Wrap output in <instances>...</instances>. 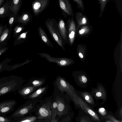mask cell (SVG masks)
Instances as JSON below:
<instances>
[{
    "mask_svg": "<svg viewBox=\"0 0 122 122\" xmlns=\"http://www.w3.org/2000/svg\"><path fill=\"white\" fill-rule=\"evenodd\" d=\"M24 82L21 77L15 75L0 78V97L17 91Z\"/></svg>",
    "mask_w": 122,
    "mask_h": 122,
    "instance_id": "obj_1",
    "label": "cell"
},
{
    "mask_svg": "<svg viewBox=\"0 0 122 122\" xmlns=\"http://www.w3.org/2000/svg\"><path fill=\"white\" fill-rule=\"evenodd\" d=\"M52 96L38 100L35 109V115L41 120H48L52 119L51 106Z\"/></svg>",
    "mask_w": 122,
    "mask_h": 122,
    "instance_id": "obj_2",
    "label": "cell"
},
{
    "mask_svg": "<svg viewBox=\"0 0 122 122\" xmlns=\"http://www.w3.org/2000/svg\"><path fill=\"white\" fill-rule=\"evenodd\" d=\"M52 98L57 104L56 117L60 118L68 114L69 109V97L65 93L54 87Z\"/></svg>",
    "mask_w": 122,
    "mask_h": 122,
    "instance_id": "obj_3",
    "label": "cell"
},
{
    "mask_svg": "<svg viewBox=\"0 0 122 122\" xmlns=\"http://www.w3.org/2000/svg\"><path fill=\"white\" fill-rule=\"evenodd\" d=\"M38 100L35 99L29 100L16 109L10 117L15 120L25 116L32 114L34 113Z\"/></svg>",
    "mask_w": 122,
    "mask_h": 122,
    "instance_id": "obj_4",
    "label": "cell"
},
{
    "mask_svg": "<svg viewBox=\"0 0 122 122\" xmlns=\"http://www.w3.org/2000/svg\"><path fill=\"white\" fill-rule=\"evenodd\" d=\"M54 87L61 91L66 93L75 103L78 102L76 98L77 95L75 90L73 86L63 77L58 76L53 83Z\"/></svg>",
    "mask_w": 122,
    "mask_h": 122,
    "instance_id": "obj_5",
    "label": "cell"
},
{
    "mask_svg": "<svg viewBox=\"0 0 122 122\" xmlns=\"http://www.w3.org/2000/svg\"><path fill=\"white\" fill-rule=\"evenodd\" d=\"M45 25L52 37L56 43L64 50V45L58 30L57 22L55 19L48 18L45 21Z\"/></svg>",
    "mask_w": 122,
    "mask_h": 122,
    "instance_id": "obj_6",
    "label": "cell"
},
{
    "mask_svg": "<svg viewBox=\"0 0 122 122\" xmlns=\"http://www.w3.org/2000/svg\"><path fill=\"white\" fill-rule=\"evenodd\" d=\"M38 55L42 58H45L49 61L56 63L58 65L61 67L69 66L73 64L74 62L71 59L52 57L49 54L45 53H40Z\"/></svg>",
    "mask_w": 122,
    "mask_h": 122,
    "instance_id": "obj_7",
    "label": "cell"
},
{
    "mask_svg": "<svg viewBox=\"0 0 122 122\" xmlns=\"http://www.w3.org/2000/svg\"><path fill=\"white\" fill-rule=\"evenodd\" d=\"M17 103L13 99L5 100L0 102V116H4L13 110Z\"/></svg>",
    "mask_w": 122,
    "mask_h": 122,
    "instance_id": "obj_8",
    "label": "cell"
},
{
    "mask_svg": "<svg viewBox=\"0 0 122 122\" xmlns=\"http://www.w3.org/2000/svg\"><path fill=\"white\" fill-rule=\"evenodd\" d=\"M49 3V0H37L33 2L32 6L34 15H39L47 7Z\"/></svg>",
    "mask_w": 122,
    "mask_h": 122,
    "instance_id": "obj_9",
    "label": "cell"
},
{
    "mask_svg": "<svg viewBox=\"0 0 122 122\" xmlns=\"http://www.w3.org/2000/svg\"><path fill=\"white\" fill-rule=\"evenodd\" d=\"M37 88L31 85L28 83L21 86L17 91L18 94L24 99Z\"/></svg>",
    "mask_w": 122,
    "mask_h": 122,
    "instance_id": "obj_10",
    "label": "cell"
},
{
    "mask_svg": "<svg viewBox=\"0 0 122 122\" xmlns=\"http://www.w3.org/2000/svg\"><path fill=\"white\" fill-rule=\"evenodd\" d=\"M48 87V86H47L40 87L28 95L25 99L28 100L35 99L38 100L41 99L46 92Z\"/></svg>",
    "mask_w": 122,
    "mask_h": 122,
    "instance_id": "obj_11",
    "label": "cell"
},
{
    "mask_svg": "<svg viewBox=\"0 0 122 122\" xmlns=\"http://www.w3.org/2000/svg\"><path fill=\"white\" fill-rule=\"evenodd\" d=\"M57 25L61 37L64 44L67 42V35L66 25L62 18H59L57 22Z\"/></svg>",
    "mask_w": 122,
    "mask_h": 122,
    "instance_id": "obj_12",
    "label": "cell"
},
{
    "mask_svg": "<svg viewBox=\"0 0 122 122\" xmlns=\"http://www.w3.org/2000/svg\"><path fill=\"white\" fill-rule=\"evenodd\" d=\"M32 18V15L29 12H23L18 16L17 23L24 25H27L31 21Z\"/></svg>",
    "mask_w": 122,
    "mask_h": 122,
    "instance_id": "obj_13",
    "label": "cell"
},
{
    "mask_svg": "<svg viewBox=\"0 0 122 122\" xmlns=\"http://www.w3.org/2000/svg\"><path fill=\"white\" fill-rule=\"evenodd\" d=\"M11 1L7 0L4 3L0 8V18L9 16L11 13L10 7Z\"/></svg>",
    "mask_w": 122,
    "mask_h": 122,
    "instance_id": "obj_14",
    "label": "cell"
},
{
    "mask_svg": "<svg viewBox=\"0 0 122 122\" xmlns=\"http://www.w3.org/2000/svg\"><path fill=\"white\" fill-rule=\"evenodd\" d=\"M76 98L78 102L83 109L92 116L93 118L97 120H99V119L97 115L77 95L76 97Z\"/></svg>",
    "mask_w": 122,
    "mask_h": 122,
    "instance_id": "obj_15",
    "label": "cell"
},
{
    "mask_svg": "<svg viewBox=\"0 0 122 122\" xmlns=\"http://www.w3.org/2000/svg\"><path fill=\"white\" fill-rule=\"evenodd\" d=\"M11 31V29L7 27H5L0 36V48L4 47L7 41L10 38Z\"/></svg>",
    "mask_w": 122,
    "mask_h": 122,
    "instance_id": "obj_16",
    "label": "cell"
},
{
    "mask_svg": "<svg viewBox=\"0 0 122 122\" xmlns=\"http://www.w3.org/2000/svg\"><path fill=\"white\" fill-rule=\"evenodd\" d=\"M59 2L62 13H66L69 15H71L72 12L69 1L67 0H59Z\"/></svg>",
    "mask_w": 122,
    "mask_h": 122,
    "instance_id": "obj_17",
    "label": "cell"
},
{
    "mask_svg": "<svg viewBox=\"0 0 122 122\" xmlns=\"http://www.w3.org/2000/svg\"><path fill=\"white\" fill-rule=\"evenodd\" d=\"M38 31L40 37L44 43L50 47H53V45L50 40L45 31L41 26H39Z\"/></svg>",
    "mask_w": 122,
    "mask_h": 122,
    "instance_id": "obj_18",
    "label": "cell"
},
{
    "mask_svg": "<svg viewBox=\"0 0 122 122\" xmlns=\"http://www.w3.org/2000/svg\"><path fill=\"white\" fill-rule=\"evenodd\" d=\"M15 120V122H42L45 121L39 119L35 115L32 114L25 116Z\"/></svg>",
    "mask_w": 122,
    "mask_h": 122,
    "instance_id": "obj_19",
    "label": "cell"
},
{
    "mask_svg": "<svg viewBox=\"0 0 122 122\" xmlns=\"http://www.w3.org/2000/svg\"><path fill=\"white\" fill-rule=\"evenodd\" d=\"M22 0H12L10 8L11 13L17 15L22 5Z\"/></svg>",
    "mask_w": 122,
    "mask_h": 122,
    "instance_id": "obj_20",
    "label": "cell"
},
{
    "mask_svg": "<svg viewBox=\"0 0 122 122\" xmlns=\"http://www.w3.org/2000/svg\"><path fill=\"white\" fill-rule=\"evenodd\" d=\"M29 30H27L24 32L21 33L16 36L15 38L14 44L15 46L23 43L29 36H28Z\"/></svg>",
    "mask_w": 122,
    "mask_h": 122,
    "instance_id": "obj_21",
    "label": "cell"
},
{
    "mask_svg": "<svg viewBox=\"0 0 122 122\" xmlns=\"http://www.w3.org/2000/svg\"><path fill=\"white\" fill-rule=\"evenodd\" d=\"M93 94L97 97H105L106 95V91L103 86L101 85H99L96 88L93 89L92 91Z\"/></svg>",
    "mask_w": 122,
    "mask_h": 122,
    "instance_id": "obj_22",
    "label": "cell"
},
{
    "mask_svg": "<svg viewBox=\"0 0 122 122\" xmlns=\"http://www.w3.org/2000/svg\"><path fill=\"white\" fill-rule=\"evenodd\" d=\"M45 81V79H38L31 80L28 83L32 86L38 88L40 87Z\"/></svg>",
    "mask_w": 122,
    "mask_h": 122,
    "instance_id": "obj_23",
    "label": "cell"
},
{
    "mask_svg": "<svg viewBox=\"0 0 122 122\" xmlns=\"http://www.w3.org/2000/svg\"><path fill=\"white\" fill-rule=\"evenodd\" d=\"M18 16L17 15H15L10 13L9 16L8 24L9 28L12 29L14 25L17 23Z\"/></svg>",
    "mask_w": 122,
    "mask_h": 122,
    "instance_id": "obj_24",
    "label": "cell"
},
{
    "mask_svg": "<svg viewBox=\"0 0 122 122\" xmlns=\"http://www.w3.org/2000/svg\"><path fill=\"white\" fill-rule=\"evenodd\" d=\"M12 59L6 58L0 63V73L4 71H6L8 64L12 60Z\"/></svg>",
    "mask_w": 122,
    "mask_h": 122,
    "instance_id": "obj_25",
    "label": "cell"
},
{
    "mask_svg": "<svg viewBox=\"0 0 122 122\" xmlns=\"http://www.w3.org/2000/svg\"><path fill=\"white\" fill-rule=\"evenodd\" d=\"M31 61V60H29L28 59L26 60L25 62L21 63L15 64L11 65H8L7 66L6 71H9L15 70L17 68L20 67Z\"/></svg>",
    "mask_w": 122,
    "mask_h": 122,
    "instance_id": "obj_26",
    "label": "cell"
},
{
    "mask_svg": "<svg viewBox=\"0 0 122 122\" xmlns=\"http://www.w3.org/2000/svg\"><path fill=\"white\" fill-rule=\"evenodd\" d=\"M57 107V102L53 99L51 106L52 111L51 118L52 119H54L56 118Z\"/></svg>",
    "mask_w": 122,
    "mask_h": 122,
    "instance_id": "obj_27",
    "label": "cell"
},
{
    "mask_svg": "<svg viewBox=\"0 0 122 122\" xmlns=\"http://www.w3.org/2000/svg\"><path fill=\"white\" fill-rule=\"evenodd\" d=\"M24 26L21 24L18 25L15 27L13 31L14 37H15L24 30L25 28Z\"/></svg>",
    "mask_w": 122,
    "mask_h": 122,
    "instance_id": "obj_28",
    "label": "cell"
},
{
    "mask_svg": "<svg viewBox=\"0 0 122 122\" xmlns=\"http://www.w3.org/2000/svg\"><path fill=\"white\" fill-rule=\"evenodd\" d=\"M81 95L87 101L89 102H91L93 100L91 95L88 92H83L81 93Z\"/></svg>",
    "mask_w": 122,
    "mask_h": 122,
    "instance_id": "obj_29",
    "label": "cell"
},
{
    "mask_svg": "<svg viewBox=\"0 0 122 122\" xmlns=\"http://www.w3.org/2000/svg\"><path fill=\"white\" fill-rule=\"evenodd\" d=\"M77 79L79 82L81 84H86L88 81V79L86 76L81 74L78 76Z\"/></svg>",
    "mask_w": 122,
    "mask_h": 122,
    "instance_id": "obj_30",
    "label": "cell"
},
{
    "mask_svg": "<svg viewBox=\"0 0 122 122\" xmlns=\"http://www.w3.org/2000/svg\"><path fill=\"white\" fill-rule=\"evenodd\" d=\"M15 120L10 117L0 116V122H15Z\"/></svg>",
    "mask_w": 122,
    "mask_h": 122,
    "instance_id": "obj_31",
    "label": "cell"
},
{
    "mask_svg": "<svg viewBox=\"0 0 122 122\" xmlns=\"http://www.w3.org/2000/svg\"><path fill=\"white\" fill-rule=\"evenodd\" d=\"M70 117L67 114L60 118L59 122H70Z\"/></svg>",
    "mask_w": 122,
    "mask_h": 122,
    "instance_id": "obj_32",
    "label": "cell"
},
{
    "mask_svg": "<svg viewBox=\"0 0 122 122\" xmlns=\"http://www.w3.org/2000/svg\"><path fill=\"white\" fill-rule=\"evenodd\" d=\"M8 49V47H5L0 48V56L5 52Z\"/></svg>",
    "mask_w": 122,
    "mask_h": 122,
    "instance_id": "obj_33",
    "label": "cell"
},
{
    "mask_svg": "<svg viewBox=\"0 0 122 122\" xmlns=\"http://www.w3.org/2000/svg\"><path fill=\"white\" fill-rule=\"evenodd\" d=\"M6 26V24L4 26H3L2 24L0 25V36L4 30Z\"/></svg>",
    "mask_w": 122,
    "mask_h": 122,
    "instance_id": "obj_34",
    "label": "cell"
},
{
    "mask_svg": "<svg viewBox=\"0 0 122 122\" xmlns=\"http://www.w3.org/2000/svg\"><path fill=\"white\" fill-rule=\"evenodd\" d=\"M60 119L58 117H56V118L54 119H52L50 121L46 122H59Z\"/></svg>",
    "mask_w": 122,
    "mask_h": 122,
    "instance_id": "obj_35",
    "label": "cell"
},
{
    "mask_svg": "<svg viewBox=\"0 0 122 122\" xmlns=\"http://www.w3.org/2000/svg\"><path fill=\"white\" fill-rule=\"evenodd\" d=\"M105 110L103 108H100L99 109V112L102 114H104L105 113L104 112L105 111Z\"/></svg>",
    "mask_w": 122,
    "mask_h": 122,
    "instance_id": "obj_36",
    "label": "cell"
},
{
    "mask_svg": "<svg viewBox=\"0 0 122 122\" xmlns=\"http://www.w3.org/2000/svg\"><path fill=\"white\" fill-rule=\"evenodd\" d=\"M5 1V0H0V8Z\"/></svg>",
    "mask_w": 122,
    "mask_h": 122,
    "instance_id": "obj_37",
    "label": "cell"
},
{
    "mask_svg": "<svg viewBox=\"0 0 122 122\" xmlns=\"http://www.w3.org/2000/svg\"><path fill=\"white\" fill-rule=\"evenodd\" d=\"M84 30L83 29H82L81 30H80L79 31V33L80 34H81L83 33L84 32Z\"/></svg>",
    "mask_w": 122,
    "mask_h": 122,
    "instance_id": "obj_38",
    "label": "cell"
},
{
    "mask_svg": "<svg viewBox=\"0 0 122 122\" xmlns=\"http://www.w3.org/2000/svg\"><path fill=\"white\" fill-rule=\"evenodd\" d=\"M86 22V19L85 18H83L82 20V22L83 23H85Z\"/></svg>",
    "mask_w": 122,
    "mask_h": 122,
    "instance_id": "obj_39",
    "label": "cell"
}]
</instances>
